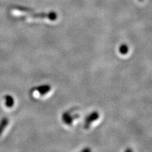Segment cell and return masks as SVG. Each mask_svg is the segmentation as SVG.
Listing matches in <instances>:
<instances>
[{
    "instance_id": "1",
    "label": "cell",
    "mask_w": 152,
    "mask_h": 152,
    "mask_svg": "<svg viewBox=\"0 0 152 152\" xmlns=\"http://www.w3.org/2000/svg\"><path fill=\"white\" fill-rule=\"evenodd\" d=\"M51 88L50 87V86L49 85H46V86H42L41 87L38 88L37 89H36L35 90V91L33 92V94L35 96H43V95L46 94V93H48L50 90H51Z\"/></svg>"
},
{
    "instance_id": "2",
    "label": "cell",
    "mask_w": 152,
    "mask_h": 152,
    "mask_svg": "<svg viewBox=\"0 0 152 152\" xmlns=\"http://www.w3.org/2000/svg\"><path fill=\"white\" fill-rule=\"evenodd\" d=\"M8 122L9 121L7 118H3L1 122H0V135L2 134L4 129H5V127L7 126Z\"/></svg>"
},
{
    "instance_id": "3",
    "label": "cell",
    "mask_w": 152,
    "mask_h": 152,
    "mask_svg": "<svg viewBox=\"0 0 152 152\" xmlns=\"http://www.w3.org/2000/svg\"><path fill=\"white\" fill-rule=\"evenodd\" d=\"M5 99H6V102L5 104L6 106L8 108L12 107L13 104H14V99L12 97V96H10V95H7L5 96Z\"/></svg>"
}]
</instances>
